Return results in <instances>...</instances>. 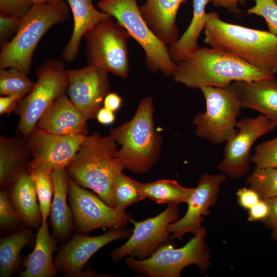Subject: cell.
<instances>
[{
  "mask_svg": "<svg viewBox=\"0 0 277 277\" xmlns=\"http://www.w3.org/2000/svg\"><path fill=\"white\" fill-rule=\"evenodd\" d=\"M176 64L173 81L193 89L204 86L228 88L234 81H259L275 76L274 73L212 47H199Z\"/></svg>",
  "mask_w": 277,
  "mask_h": 277,
  "instance_id": "cell-1",
  "label": "cell"
},
{
  "mask_svg": "<svg viewBox=\"0 0 277 277\" xmlns=\"http://www.w3.org/2000/svg\"><path fill=\"white\" fill-rule=\"evenodd\" d=\"M204 42L259 68L277 73V35L225 22L207 13Z\"/></svg>",
  "mask_w": 277,
  "mask_h": 277,
  "instance_id": "cell-2",
  "label": "cell"
},
{
  "mask_svg": "<svg viewBox=\"0 0 277 277\" xmlns=\"http://www.w3.org/2000/svg\"><path fill=\"white\" fill-rule=\"evenodd\" d=\"M117 150V144L110 135L95 132L87 136L65 167L77 185L92 190L115 209L113 182L116 174L124 169L116 156Z\"/></svg>",
  "mask_w": 277,
  "mask_h": 277,
  "instance_id": "cell-3",
  "label": "cell"
},
{
  "mask_svg": "<svg viewBox=\"0 0 277 277\" xmlns=\"http://www.w3.org/2000/svg\"><path fill=\"white\" fill-rule=\"evenodd\" d=\"M153 100L145 97L139 103L133 117L109 132L121 147L116 156L124 169L143 174L160 158L163 139L154 127Z\"/></svg>",
  "mask_w": 277,
  "mask_h": 277,
  "instance_id": "cell-4",
  "label": "cell"
},
{
  "mask_svg": "<svg viewBox=\"0 0 277 277\" xmlns=\"http://www.w3.org/2000/svg\"><path fill=\"white\" fill-rule=\"evenodd\" d=\"M70 12L66 0L34 4L12 38L1 47L0 69L13 67L28 75L39 41L53 25L67 21Z\"/></svg>",
  "mask_w": 277,
  "mask_h": 277,
  "instance_id": "cell-5",
  "label": "cell"
},
{
  "mask_svg": "<svg viewBox=\"0 0 277 277\" xmlns=\"http://www.w3.org/2000/svg\"><path fill=\"white\" fill-rule=\"evenodd\" d=\"M203 226L184 246L174 248L168 242L160 246L150 257L143 260L128 257L124 260L132 270L149 277H180L184 268L196 265L202 274L211 266L210 251Z\"/></svg>",
  "mask_w": 277,
  "mask_h": 277,
  "instance_id": "cell-6",
  "label": "cell"
},
{
  "mask_svg": "<svg viewBox=\"0 0 277 277\" xmlns=\"http://www.w3.org/2000/svg\"><path fill=\"white\" fill-rule=\"evenodd\" d=\"M137 0H100L97 8L115 18L143 49L147 68L154 73L173 76L176 64L170 58L168 47L153 33L143 18Z\"/></svg>",
  "mask_w": 277,
  "mask_h": 277,
  "instance_id": "cell-7",
  "label": "cell"
},
{
  "mask_svg": "<svg viewBox=\"0 0 277 277\" xmlns=\"http://www.w3.org/2000/svg\"><path fill=\"white\" fill-rule=\"evenodd\" d=\"M88 65L122 78L129 75L128 31L110 15L84 35Z\"/></svg>",
  "mask_w": 277,
  "mask_h": 277,
  "instance_id": "cell-8",
  "label": "cell"
},
{
  "mask_svg": "<svg viewBox=\"0 0 277 277\" xmlns=\"http://www.w3.org/2000/svg\"><path fill=\"white\" fill-rule=\"evenodd\" d=\"M37 81L31 91L21 100L16 109L19 115L17 131L28 137L45 111L58 97L65 93L69 79L63 62L46 60L35 72Z\"/></svg>",
  "mask_w": 277,
  "mask_h": 277,
  "instance_id": "cell-9",
  "label": "cell"
},
{
  "mask_svg": "<svg viewBox=\"0 0 277 277\" xmlns=\"http://www.w3.org/2000/svg\"><path fill=\"white\" fill-rule=\"evenodd\" d=\"M199 89L205 98L206 109L196 114L192 121L195 134L212 144L227 142L238 132L236 117L242 108L238 98L229 87Z\"/></svg>",
  "mask_w": 277,
  "mask_h": 277,
  "instance_id": "cell-10",
  "label": "cell"
},
{
  "mask_svg": "<svg viewBox=\"0 0 277 277\" xmlns=\"http://www.w3.org/2000/svg\"><path fill=\"white\" fill-rule=\"evenodd\" d=\"M68 196L76 232L85 234L100 228L125 227L134 220L130 213L119 212L70 176Z\"/></svg>",
  "mask_w": 277,
  "mask_h": 277,
  "instance_id": "cell-11",
  "label": "cell"
},
{
  "mask_svg": "<svg viewBox=\"0 0 277 277\" xmlns=\"http://www.w3.org/2000/svg\"><path fill=\"white\" fill-rule=\"evenodd\" d=\"M180 215L176 205H168L159 215L138 222L133 220V232L123 245L113 250L110 255L114 262L126 256L143 260L151 256L161 245L171 239L168 230L170 224L176 221Z\"/></svg>",
  "mask_w": 277,
  "mask_h": 277,
  "instance_id": "cell-12",
  "label": "cell"
},
{
  "mask_svg": "<svg viewBox=\"0 0 277 277\" xmlns=\"http://www.w3.org/2000/svg\"><path fill=\"white\" fill-rule=\"evenodd\" d=\"M237 133L226 142L223 160L217 168L223 174L231 179L246 175L250 170V151L259 137L272 132L274 124L265 115L255 118L243 117L237 121Z\"/></svg>",
  "mask_w": 277,
  "mask_h": 277,
  "instance_id": "cell-13",
  "label": "cell"
},
{
  "mask_svg": "<svg viewBox=\"0 0 277 277\" xmlns=\"http://www.w3.org/2000/svg\"><path fill=\"white\" fill-rule=\"evenodd\" d=\"M132 232L126 227L111 228L95 236L76 232L57 250L53 258L55 266L64 276H84V268L93 254L113 241L128 239Z\"/></svg>",
  "mask_w": 277,
  "mask_h": 277,
  "instance_id": "cell-14",
  "label": "cell"
},
{
  "mask_svg": "<svg viewBox=\"0 0 277 277\" xmlns=\"http://www.w3.org/2000/svg\"><path fill=\"white\" fill-rule=\"evenodd\" d=\"M87 136L56 135L35 126L27 137L32 159L27 171L65 168Z\"/></svg>",
  "mask_w": 277,
  "mask_h": 277,
  "instance_id": "cell-15",
  "label": "cell"
},
{
  "mask_svg": "<svg viewBox=\"0 0 277 277\" xmlns=\"http://www.w3.org/2000/svg\"><path fill=\"white\" fill-rule=\"evenodd\" d=\"M67 73L70 101L87 121L96 118L105 96L110 92L108 73L91 65L67 70Z\"/></svg>",
  "mask_w": 277,
  "mask_h": 277,
  "instance_id": "cell-16",
  "label": "cell"
},
{
  "mask_svg": "<svg viewBox=\"0 0 277 277\" xmlns=\"http://www.w3.org/2000/svg\"><path fill=\"white\" fill-rule=\"evenodd\" d=\"M226 177L223 173H205L200 176L197 186L187 203L186 213L168 226L172 240H182L186 233L195 234L203 227V216L208 214L209 208L217 203L220 186Z\"/></svg>",
  "mask_w": 277,
  "mask_h": 277,
  "instance_id": "cell-17",
  "label": "cell"
},
{
  "mask_svg": "<svg viewBox=\"0 0 277 277\" xmlns=\"http://www.w3.org/2000/svg\"><path fill=\"white\" fill-rule=\"evenodd\" d=\"M242 108L255 110L277 128V77L253 81H237L229 87Z\"/></svg>",
  "mask_w": 277,
  "mask_h": 277,
  "instance_id": "cell-18",
  "label": "cell"
},
{
  "mask_svg": "<svg viewBox=\"0 0 277 277\" xmlns=\"http://www.w3.org/2000/svg\"><path fill=\"white\" fill-rule=\"evenodd\" d=\"M36 126L59 135H88L87 120L65 93L45 111Z\"/></svg>",
  "mask_w": 277,
  "mask_h": 277,
  "instance_id": "cell-19",
  "label": "cell"
},
{
  "mask_svg": "<svg viewBox=\"0 0 277 277\" xmlns=\"http://www.w3.org/2000/svg\"><path fill=\"white\" fill-rule=\"evenodd\" d=\"M187 0H146L138 6L140 12L149 28L166 45L179 38L176 19L182 4Z\"/></svg>",
  "mask_w": 277,
  "mask_h": 277,
  "instance_id": "cell-20",
  "label": "cell"
},
{
  "mask_svg": "<svg viewBox=\"0 0 277 277\" xmlns=\"http://www.w3.org/2000/svg\"><path fill=\"white\" fill-rule=\"evenodd\" d=\"M54 192L50 211L52 236L57 243L67 241L74 229L72 212L68 205L69 176L65 168L52 172Z\"/></svg>",
  "mask_w": 277,
  "mask_h": 277,
  "instance_id": "cell-21",
  "label": "cell"
},
{
  "mask_svg": "<svg viewBox=\"0 0 277 277\" xmlns=\"http://www.w3.org/2000/svg\"><path fill=\"white\" fill-rule=\"evenodd\" d=\"M7 190L10 201L23 223L38 229L42 215L31 175L25 171L13 181Z\"/></svg>",
  "mask_w": 277,
  "mask_h": 277,
  "instance_id": "cell-22",
  "label": "cell"
},
{
  "mask_svg": "<svg viewBox=\"0 0 277 277\" xmlns=\"http://www.w3.org/2000/svg\"><path fill=\"white\" fill-rule=\"evenodd\" d=\"M31 157L27 137H0V187L6 189L21 173L27 171Z\"/></svg>",
  "mask_w": 277,
  "mask_h": 277,
  "instance_id": "cell-23",
  "label": "cell"
},
{
  "mask_svg": "<svg viewBox=\"0 0 277 277\" xmlns=\"http://www.w3.org/2000/svg\"><path fill=\"white\" fill-rule=\"evenodd\" d=\"M33 251L26 256L21 273L22 277H54L58 272L53 254L57 250V241L49 231L48 222L43 223L35 235Z\"/></svg>",
  "mask_w": 277,
  "mask_h": 277,
  "instance_id": "cell-24",
  "label": "cell"
},
{
  "mask_svg": "<svg viewBox=\"0 0 277 277\" xmlns=\"http://www.w3.org/2000/svg\"><path fill=\"white\" fill-rule=\"evenodd\" d=\"M66 1L73 14L74 26L71 36L62 55L65 61L70 62L77 56L81 39L85 34L110 14L97 10L92 0Z\"/></svg>",
  "mask_w": 277,
  "mask_h": 277,
  "instance_id": "cell-25",
  "label": "cell"
},
{
  "mask_svg": "<svg viewBox=\"0 0 277 277\" xmlns=\"http://www.w3.org/2000/svg\"><path fill=\"white\" fill-rule=\"evenodd\" d=\"M212 0H193V16L187 30L179 39L169 45L171 59L175 63L182 61L199 47L197 40L206 24V6Z\"/></svg>",
  "mask_w": 277,
  "mask_h": 277,
  "instance_id": "cell-26",
  "label": "cell"
},
{
  "mask_svg": "<svg viewBox=\"0 0 277 277\" xmlns=\"http://www.w3.org/2000/svg\"><path fill=\"white\" fill-rule=\"evenodd\" d=\"M34 235L23 229L0 239V276L10 277L17 269L23 248L32 242Z\"/></svg>",
  "mask_w": 277,
  "mask_h": 277,
  "instance_id": "cell-27",
  "label": "cell"
},
{
  "mask_svg": "<svg viewBox=\"0 0 277 277\" xmlns=\"http://www.w3.org/2000/svg\"><path fill=\"white\" fill-rule=\"evenodd\" d=\"M138 185L146 198L157 204H187L194 190V188L184 187L173 180L162 179L150 183L138 182Z\"/></svg>",
  "mask_w": 277,
  "mask_h": 277,
  "instance_id": "cell-28",
  "label": "cell"
},
{
  "mask_svg": "<svg viewBox=\"0 0 277 277\" xmlns=\"http://www.w3.org/2000/svg\"><path fill=\"white\" fill-rule=\"evenodd\" d=\"M113 194L115 209L122 213H125L128 206L146 198L138 182L127 176L123 171L119 172L115 176Z\"/></svg>",
  "mask_w": 277,
  "mask_h": 277,
  "instance_id": "cell-29",
  "label": "cell"
},
{
  "mask_svg": "<svg viewBox=\"0 0 277 277\" xmlns=\"http://www.w3.org/2000/svg\"><path fill=\"white\" fill-rule=\"evenodd\" d=\"M27 76L15 68L0 69L1 96H16L22 100L35 85Z\"/></svg>",
  "mask_w": 277,
  "mask_h": 277,
  "instance_id": "cell-30",
  "label": "cell"
},
{
  "mask_svg": "<svg viewBox=\"0 0 277 277\" xmlns=\"http://www.w3.org/2000/svg\"><path fill=\"white\" fill-rule=\"evenodd\" d=\"M27 172L31 175L35 184L42 215V224L47 223L50 214L54 192L52 172L42 168H35Z\"/></svg>",
  "mask_w": 277,
  "mask_h": 277,
  "instance_id": "cell-31",
  "label": "cell"
},
{
  "mask_svg": "<svg viewBox=\"0 0 277 277\" xmlns=\"http://www.w3.org/2000/svg\"><path fill=\"white\" fill-rule=\"evenodd\" d=\"M246 184L262 199L277 197V167H255Z\"/></svg>",
  "mask_w": 277,
  "mask_h": 277,
  "instance_id": "cell-32",
  "label": "cell"
},
{
  "mask_svg": "<svg viewBox=\"0 0 277 277\" xmlns=\"http://www.w3.org/2000/svg\"><path fill=\"white\" fill-rule=\"evenodd\" d=\"M251 161L257 167H277V136L259 144Z\"/></svg>",
  "mask_w": 277,
  "mask_h": 277,
  "instance_id": "cell-33",
  "label": "cell"
},
{
  "mask_svg": "<svg viewBox=\"0 0 277 277\" xmlns=\"http://www.w3.org/2000/svg\"><path fill=\"white\" fill-rule=\"evenodd\" d=\"M22 221L14 208L6 189L0 192V226L1 229L21 227Z\"/></svg>",
  "mask_w": 277,
  "mask_h": 277,
  "instance_id": "cell-34",
  "label": "cell"
},
{
  "mask_svg": "<svg viewBox=\"0 0 277 277\" xmlns=\"http://www.w3.org/2000/svg\"><path fill=\"white\" fill-rule=\"evenodd\" d=\"M255 5L247 10L248 14L263 17L267 22L269 31L277 35V3L274 0H252Z\"/></svg>",
  "mask_w": 277,
  "mask_h": 277,
  "instance_id": "cell-35",
  "label": "cell"
},
{
  "mask_svg": "<svg viewBox=\"0 0 277 277\" xmlns=\"http://www.w3.org/2000/svg\"><path fill=\"white\" fill-rule=\"evenodd\" d=\"M33 4V0H0V12L22 18Z\"/></svg>",
  "mask_w": 277,
  "mask_h": 277,
  "instance_id": "cell-36",
  "label": "cell"
},
{
  "mask_svg": "<svg viewBox=\"0 0 277 277\" xmlns=\"http://www.w3.org/2000/svg\"><path fill=\"white\" fill-rule=\"evenodd\" d=\"M22 18L0 12L1 47L8 42L9 38L16 33Z\"/></svg>",
  "mask_w": 277,
  "mask_h": 277,
  "instance_id": "cell-37",
  "label": "cell"
},
{
  "mask_svg": "<svg viewBox=\"0 0 277 277\" xmlns=\"http://www.w3.org/2000/svg\"><path fill=\"white\" fill-rule=\"evenodd\" d=\"M237 203L242 208L248 210L261 198L258 193L251 188L243 187L236 192Z\"/></svg>",
  "mask_w": 277,
  "mask_h": 277,
  "instance_id": "cell-38",
  "label": "cell"
},
{
  "mask_svg": "<svg viewBox=\"0 0 277 277\" xmlns=\"http://www.w3.org/2000/svg\"><path fill=\"white\" fill-rule=\"evenodd\" d=\"M264 200L269 205V212L262 222L271 231V239L277 241V197Z\"/></svg>",
  "mask_w": 277,
  "mask_h": 277,
  "instance_id": "cell-39",
  "label": "cell"
},
{
  "mask_svg": "<svg viewBox=\"0 0 277 277\" xmlns=\"http://www.w3.org/2000/svg\"><path fill=\"white\" fill-rule=\"evenodd\" d=\"M248 211L249 222H262L268 215L269 207L266 201L261 199Z\"/></svg>",
  "mask_w": 277,
  "mask_h": 277,
  "instance_id": "cell-40",
  "label": "cell"
},
{
  "mask_svg": "<svg viewBox=\"0 0 277 277\" xmlns=\"http://www.w3.org/2000/svg\"><path fill=\"white\" fill-rule=\"evenodd\" d=\"M21 100L16 96H1L0 114H10L16 110Z\"/></svg>",
  "mask_w": 277,
  "mask_h": 277,
  "instance_id": "cell-41",
  "label": "cell"
},
{
  "mask_svg": "<svg viewBox=\"0 0 277 277\" xmlns=\"http://www.w3.org/2000/svg\"><path fill=\"white\" fill-rule=\"evenodd\" d=\"M212 4L216 7L226 8L228 11L237 14L242 12L238 5H244L246 0H212Z\"/></svg>",
  "mask_w": 277,
  "mask_h": 277,
  "instance_id": "cell-42",
  "label": "cell"
},
{
  "mask_svg": "<svg viewBox=\"0 0 277 277\" xmlns=\"http://www.w3.org/2000/svg\"><path fill=\"white\" fill-rule=\"evenodd\" d=\"M122 100L115 92H110L105 96L104 102V107L113 112L117 111L121 106Z\"/></svg>",
  "mask_w": 277,
  "mask_h": 277,
  "instance_id": "cell-43",
  "label": "cell"
},
{
  "mask_svg": "<svg viewBox=\"0 0 277 277\" xmlns=\"http://www.w3.org/2000/svg\"><path fill=\"white\" fill-rule=\"evenodd\" d=\"M96 119L101 124L109 125L114 122L115 117L113 111L103 107L98 111Z\"/></svg>",
  "mask_w": 277,
  "mask_h": 277,
  "instance_id": "cell-44",
  "label": "cell"
},
{
  "mask_svg": "<svg viewBox=\"0 0 277 277\" xmlns=\"http://www.w3.org/2000/svg\"><path fill=\"white\" fill-rule=\"evenodd\" d=\"M34 4H40L49 2H53L56 1H59L61 0H33Z\"/></svg>",
  "mask_w": 277,
  "mask_h": 277,
  "instance_id": "cell-45",
  "label": "cell"
},
{
  "mask_svg": "<svg viewBox=\"0 0 277 277\" xmlns=\"http://www.w3.org/2000/svg\"><path fill=\"white\" fill-rule=\"evenodd\" d=\"M275 1V2L277 3V0H274Z\"/></svg>",
  "mask_w": 277,
  "mask_h": 277,
  "instance_id": "cell-46",
  "label": "cell"
}]
</instances>
